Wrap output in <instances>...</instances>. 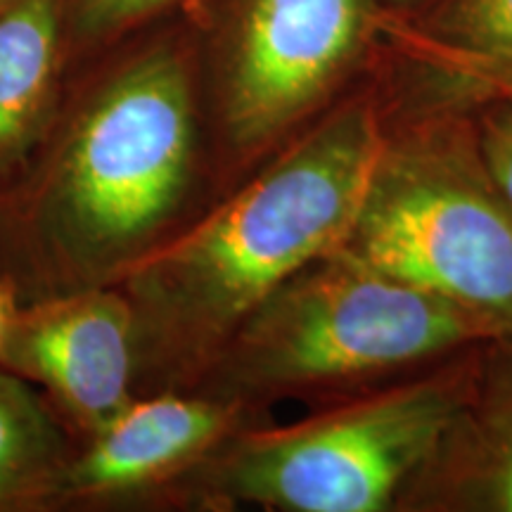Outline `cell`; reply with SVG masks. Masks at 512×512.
Masks as SVG:
<instances>
[{
	"label": "cell",
	"mask_w": 512,
	"mask_h": 512,
	"mask_svg": "<svg viewBox=\"0 0 512 512\" xmlns=\"http://www.w3.org/2000/svg\"><path fill=\"white\" fill-rule=\"evenodd\" d=\"M12 306H15V299H12L10 294L0 287V332H3V328H5V320H8Z\"/></svg>",
	"instance_id": "15"
},
{
	"label": "cell",
	"mask_w": 512,
	"mask_h": 512,
	"mask_svg": "<svg viewBox=\"0 0 512 512\" xmlns=\"http://www.w3.org/2000/svg\"><path fill=\"white\" fill-rule=\"evenodd\" d=\"M74 448L46 396L0 368V512H50Z\"/></svg>",
	"instance_id": "10"
},
{
	"label": "cell",
	"mask_w": 512,
	"mask_h": 512,
	"mask_svg": "<svg viewBox=\"0 0 512 512\" xmlns=\"http://www.w3.org/2000/svg\"><path fill=\"white\" fill-rule=\"evenodd\" d=\"M484 159L498 195L512 207V112L501 114L486 126Z\"/></svg>",
	"instance_id": "13"
},
{
	"label": "cell",
	"mask_w": 512,
	"mask_h": 512,
	"mask_svg": "<svg viewBox=\"0 0 512 512\" xmlns=\"http://www.w3.org/2000/svg\"><path fill=\"white\" fill-rule=\"evenodd\" d=\"M444 29L470 53L512 62V0H453Z\"/></svg>",
	"instance_id": "12"
},
{
	"label": "cell",
	"mask_w": 512,
	"mask_h": 512,
	"mask_svg": "<svg viewBox=\"0 0 512 512\" xmlns=\"http://www.w3.org/2000/svg\"><path fill=\"white\" fill-rule=\"evenodd\" d=\"M69 74L64 0L0 10V195L46 136Z\"/></svg>",
	"instance_id": "9"
},
{
	"label": "cell",
	"mask_w": 512,
	"mask_h": 512,
	"mask_svg": "<svg viewBox=\"0 0 512 512\" xmlns=\"http://www.w3.org/2000/svg\"><path fill=\"white\" fill-rule=\"evenodd\" d=\"M188 3L190 0H64L69 67Z\"/></svg>",
	"instance_id": "11"
},
{
	"label": "cell",
	"mask_w": 512,
	"mask_h": 512,
	"mask_svg": "<svg viewBox=\"0 0 512 512\" xmlns=\"http://www.w3.org/2000/svg\"><path fill=\"white\" fill-rule=\"evenodd\" d=\"M366 24L368 0H226L209 29L192 22L219 164L249 174L302 133L354 62Z\"/></svg>",
	"instance_id": "5"
},
{
	"label": "cell",
	"mask_w": 512,
	"mask_h": 512,
	"mask_svg": "<svg viewBox=\"0 0 512 512\" xmlns=\"http://www.w3.org/2000/svg\"><path fill=\"white\" fill-rule=\"evenodd\" d=\"M0 368L41 392L74 434L91 439L136 399V323L117 285L12 306Z\"/></svg>",
	"instance_id": "7"
},
{
	"label": "cell",
	"mask_w": 512,
	"mask_h": 512,
	"mask_svg": "<svg viewBox=\"0 0 512 512\" xmlns=\"http://www.w3.org/2000/svg\"><path fill=\"white\" fill-rule=\"evenodd\" d=\"M387 155L366 107L306 126L117 285L136 323V392H190L292 275L337 252Z\"/></svg>",
	"instance_id": "2"
},
{
	"label": "cell",
	"mask_w": 512,
	"mask_h": 512,
	"mask_svg": "<svg viewBox=\"0 0 512 512\" xmlns=\"http://www.w3.org/2000/svg\"><path fill=\"white\" fill-rule=\"evenodd\" d=\"M512 64V62H510ZM510 83H512V74H510Z\"/></svg>",
	"instance_id": "17"
},
{
	"label": "cell",
	"mask_w": 512,
	"mask_h": 512,
	"mask_svg": "<svg viewBox=\"0 0 512 512\" xmlns=\"http://www.w3.org/2000/svg\"><path fill=\"white\" fill-rule=\"evenodd\" d=\"M489 325L342 249L280 285L190 392L252 406L320 384L403 366L470 339Z\"/></svg>",
	"instance_id": "3"
},
{
	"label": "cell",
	"mask_w": 512,
	"mask_h": 512,
	"mask_svg": "<svg viewBox=\"0 0 512 512\" xmlns=\"http://www.w3.org/2000/svg\"><path fill=\"white\" fill-rule=\"evenodd\" d=\"M491 501L496 503V508L512 512V439L503 451L494 482H491Z\"/></svg>",
	"instance_id": "14"
},
{
	"label": "cell",
	"mask_w": 512,
	"mask_h": 512,
	"mask_svg": "<svg viewBox=\"0 0 512 512\" xmlns=\"http://www.w3.org/2000/svg\"><path fill=\"white\" fill-rule=\"evenodd\" d=\"M339 249L512 337V207L456 164L384 155Z\"/></svg>",
	"instance_id": "6"
},
{
	"label": "cell",
	"mask_w": 512,
	"mask_h": 512,
	"mask_svg": "<svg viewBox=\"0 0 512 512\" xmlns=\"http://www.w3.org/2000/svg\"><path fill=\"white\" fill-rule=\"evenodd\" d=\"M197 38L181 8L74 67L46 136L0 195L15 304L119 285L207 204Z\"/></svg>",
	"instance_id": "1"
},
{
	"label": "cell",
	"mask_w": 512,
	"mask_h": 512,
	"mask_svg": "<svg viewBox=\"0 0 512 512\" xmlns=\"http://www.w3.org/2000/svg\"><path fill=\"white\" fill-rule=\"evenodd\" d=\"M12 3H17V0H0V10L8 8V5H12Z\"/></svg>",
	"instance_id": "16"
},
{
	"label": "cell",
	"mask_w": 512,
	"mask_h": 512,
	"mask_svg": "<svg viewBox=\"0 0 512 512\" xmlns=\"http://www.w3.org/2000/svg\"><path fill=\"white\" fill-rule=\"evenodd\" d=\"M247 411L238 401L204 392L136 396L98 434L76 444L50 512L171 503L176 486L247 427Z\"/></svg>",
	"instance_id": "8"
},
{
	"label": "cell",
	"mask_w": 512,
	"mask_h": 512,
	"mask_svg": "<svg viewBox=\"0 0 512 512\" xmlns=\"http://www.w3.org/2000/svg\"><path fill=\"white\" fill-rule=\"evenodd\" d=\"M456 394L415 384L290 427H242L176 486L171 503L377 512L439 444Z\"/></svg>",
	"instance_id": "4"
}]
</instances>
